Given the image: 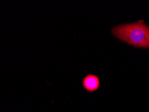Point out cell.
I'll return each mask as SVG.
<instances>
[{
    "label": "cell",
    "mask_w": 149,
    "mask_h": 112,
    "mask_svg": "<svg viewBox=\"0 0 149 112\" xmlns=\"http://www.w3.org/2000/svg\"><path fill=\"white\" fill-rule=\"evenodd\" d=\"M111 32L117 38L134 47L149 48V27L141 22L117 26Z\"/></svg>",
    "instance_id": "obj_1"
},
{
    "label": "cell",
    "mask_w": 149,
    "mask_h": 112,
    "mask_svg": "<svg viewBox=\"0 0 149 112\" xmlns=\"http://www.w3.org/2000/svg\"><path fill=\"white\" fill-rule=\"evenodd\" d=\"M82 85L83 88L88 92L96 91L100 87V80L97 75L89 74L83 79Z\"/></svg>",
    "instance_id": "obj_2"
}]
</instances>
